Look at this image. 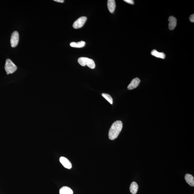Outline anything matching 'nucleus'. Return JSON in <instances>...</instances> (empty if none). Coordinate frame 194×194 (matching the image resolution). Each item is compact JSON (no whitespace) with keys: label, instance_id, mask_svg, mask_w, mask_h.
<instances>
[{"label":"nucleus","instance_id":"obj_10","mask_svg":"<svg viewBox=\"0 0 194 194\" xmlns=\"http://www.w3.org/2000/svg\"><path fill=\"white\" fill-rule=\"evenodd\" d=\"M185 179L188 184L192 187H194V178L192 175L189 174H186L185 176Z\"/></svg>","mask_w":194,"mask_h":194},{"label":"nucleus","instance_id":"obj_4","mask_svg":"<svg viewBox=\"0 0 194 194\" xmlns=\"http://www.w3.org/2000/svg\"><path fill=\"white\" fill-rule=\"evenodd\" d=\"M87 20V18L86 17L82 16L79 18L73 23V28L75 29L81 28L84 25Z\"/></svg>","mask_w":194,"mask_h":194},{"label":"nucleus","instance_id":"obj_5","mask_svg":"<svg viewBox=\"0 0 194 194\" xmlns=\"http://www.w3.org/2000/svg\"><path fill=\"white\" fill-rule=\"evenodd\" d=\"M19 33L18 32L15 31L12 33L10 39V43L13 48L16 47L17 45L19 40Z\"/></svg>","mask_w":194,"mask_h":194},{"label":"nucleus","instance_id":"obj_6","mask_svg":"<svg viewBox=\"0 0 194 194\" xmlns=\"http://www.w3.org/2000/svg\"><path fill=\"white\" fill-rule=\"evenodd\" d=\"M59 161L64 167L66 168L70 169L72 167V165L71 162L65 157H61L59 159Z\"/></svg>","mask_w":194,"mask_h":194},{"label":"nucleus","instance_id":"obj_11","mask_svg":"<svg viewBox=\"0 0 194 194\" xmlns=\"http://www.w3.org/2000/svg\"><path fill=\"white\" fill-rule=\"evenodd\" d=\"M138 184L135 181H133L131 183L129 188L130 191L132 194H136L138 191Z\"/></svg>","mask_w":194,"mask_h":194},{"label":"nucleus","instance_id":"obj_18","mask_svg":"<svg viewBox=\"0 0 194 194\" xmlns=\"http://www.w3.org/2000/svg\"><path fill=\"white\" fill-rule=\"evenodd\" d=\"M54 1L56 2L62 3L64 2V0H54Z\"/></svg>","mask_w":194,"mask_h":194},{"label":"nucleus","instance_id":"obj_8","mask_svg":"<svg viewBox=\"0 0 194 194\" xmlns=\"http://www.w3.org/2000/svg\"><path fill=\"white\" fill-rule=\"evenodd\" d=\"M169 21V30H172L175 29L177 25V20L174 16H171L168 18Z\"/></svg>","mask_w":194,"mask_h":194},{"label":"nucleus","instance_id":"obj_15","mask_svg":"<svg viewBox=\"0 0 194 194\" xmlns=\"http://www.w3.org/2000/svg\"><path fill=\"white\" fill-rule=\"evenodd\" d=\"M102 96H103L106 100H107L110 104H112L113 100L112 97H111V95H109L108 94L103 93V94H102Z\"/></svg>","mask_w":194,"mask_h":194},{"label":"nucleus","instance_id":"obj_16","mask_svg":"<svg viewBox=\"0 0 194 194\" xmlns=\"http://www.w3.org/2000/svg\"><path fill=\"white\" fill-rule=\"evenodd\" d=\"M124 1L128 3V4H132V5H134V1L133 0H124Z\"/></svg>","mask_w":194,"mask_h":194},{"label":"nucleus","instance_id":"obj_2","mask_svg":"<svg viewBox=\"0 0 194 194\" xmlns=\"http://www.w3.org/2000/svg\"><path fill=\"white\" fill-rule=\"evenodd\" d=\"M78 62L79 65L82 66H85L87 65L90 68L92 69L95 68V64L92 59L87 57H80L78 59Z\"/></svg>","mask_w":194,"mask_h":194},{"label":"nucleus","instance_id":"obj_13","mask_svg":"<svg viewBox=\"0 0 194 194\" xmlns=\"http://www.w3.org/2000/svg\"><path fill=\"white\" fill-rule=\"evenodd\" d=\"M151 54L155 57L163 59H165L166 56L165 54L164 53L159 52L156 50H152L151 52Z\"/></svg>","mask_w":194,"mask_h":194},{"label":"nucleus","instance_id":"obj_14","mask_svg":"<svg viewBox=\"0 0 194 194\" xmlns=\"http://www.w3.org/2000/svg\"><path fill=\"white\" fill-rule=\"evenodd\" d=\"M86 42L84 41H81L78 42H72L70 45L71 47L73 48H81L85 46Z\"/></svg>","mask_w":194,"mask_h":194},{"label":"nucleus","instance_id":"obj_12","mask_svg":"<svg viewBox=\"0 0 194 194\" xmlns=\"http://www.w3.org/2000/svg\"><path fill=\"white\" fill-rule=\"evenodd\" d=\"M73 193L72 189L67 186L61 188L59 190V194H73Z\"/></svg>","mask_w":194,"mask_h":194},{"label":"nucleus","instance_id":"obj_3","mask_svg":"<svg viewBox=\"0 0 194 194\" xmlns=\"http://www.w3.org/2000/svg\"><path fill=\"white\" fill-rule=\"evenodd\" d=\"M5 70L7 74H12L17 70L16 65L10 59H7L6 60Z\"/></svg>","mask_w":194,"mask_h":194},{"label":"nucleus","instance_id":"obj_1","mask_svg":"<svg viewBox=\"0 0 194 194\" xmlns=\"http://www.w3.org/2000/svg\"><path fill=\"white\" fill-rule=\"evenodd\" d=\"M122 128L123 123L121 121L117 120L114 122L109 129L108 136L110 139L113 140L117 138L121 132Z\"/></svg>","mask_w":194,"mask_h":194},{"label":"nucleus","instance_id":"obj_17","mask_svg":"<svg viewBox=\"0 0 194 194\" xmlns=\"http://www.w3.org/2000/svg\"><path fill=\"white\" fill-rule=\"evenodd\" d=\"M189 20L191 22H194V15L192 14L191 15L190 17H189Z\"/></svg>","mask_w":194,"mask_h":194},{"label":"nucleus","instance_id":"obj_9","mask_svg":"<svg viewBox=\"0 0 194 194\" xmlns=\"http://www.w3.org/2000/svg\"><path fill=\"white\" fill-rule=\"evenodd\" d=\"M108 10L111 13H113L115 10L116 4L114 0H108L107 3Z\"/></svg>","mask_w":194,"mask_h":194},{"label":"nucleus","instance_id":"obj_7","mask_svg":"<svg viewBox=\"0 0 194 194\" xmlns=\"http://www.w3.org/2000/svg\"><path fill=\"white\" fill-rule=\"evenodd\" d=\"M140 82V79L138 78H136L132 79L131 83L128 86V89L129 90L134 89V88H136L139 85Z\"/></svg>","mask_w":194,"mask_h":194}]
</instances>
